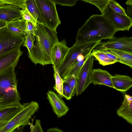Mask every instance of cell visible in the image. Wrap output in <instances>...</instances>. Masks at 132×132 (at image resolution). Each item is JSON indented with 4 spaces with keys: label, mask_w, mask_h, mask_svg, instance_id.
<instances>
[{
    "label": "cell",
    "mask_w": 132,
    "mask_h": 132,
    "mask_svg": "<svg viewBox=\"0 0 132 132\" xmlns=\"http://www.w3.org/2000/svg\"><path fill=\"white\" fill-rule=\"evenodd\" d=\"M94 61V57L91 53L82 67L77 78V96L81 94L90 84Z\"/></svg>",
    "instance_id": "obj_9"
},
{
    "label": "cell",
    "mask_w": 132,
    "mask_h": 132,
    "mask_svg": "<svg viewBox=\"0 0 132 132\" xmlns=\"http://www.w3.org/2000/svg\"><path fill=\"white\" fill-rule=\"evenodd\" d=\"M44 23L51 29L56 31L61 23L53 0H35Z\"/></svg>",
    "instance_id": "obj_6"
},
{
    "label": "cell",
    "mask_w": 132,
    "mask_h": 132,
    "mask_svg": "<svg viewBox=\"0 0 132 132\" xmlns=\"http://www.w3.org/2000/svg\"><path fill=\"white\" fill-rule=\"evenodd\" d=\"M101 41H90L82 43L76 42L70 48L62 61L56 68L63 79L66 73L77 60L78 56L91 48H94Z\"/></svg>",
    "instance_id": "obj_5"
},
{
    "label": "cell",
    "mask_w": 132,
    "mask_h": 132,
    "mask_svg": "<svg viewBox=\"0 0 132 132\" xmlns=\"http://www.w3.org/2000/svg\"><path fill=\"white\" fill-rule=\"evenodd\" d=\"M123 94L124 99L121 105L117 110L118 116L125 120L131 125L132 124V97L126 93Z\"/></svg>",
    "instance_id": "obj_16"
},
{
    "label": "cell",
    "mask_w": 132,
    "mask_h": 132,
    "mask_svg": "<svg viewBox=\"0 0 132 132\" xmlns=\"http://www.w3.org/2000/svg\"><path fill=\"white\" fill-rule=\"evenodd\" d=\"M116 29L128 31L132 25V19L128 16L117 14L108 6L103 14Z\"/></svg>",
    "instance_id": "obj_10"
},
{
    "label": "cell",
    "mask_w": 132,
    "mask_h": 132,
    "mask_svg": "<svg viewBox=\"0 0 132 132\" xmlns=\"http://www.w3.org/2000/svg\"><path fill=\"white\" fill-rule=\"evenodd\" d=\"M25 37V40L23 45L27 48L28 53H29L31 51L34 45V42L35 40V35L29 31H26Z\"/></svg>",
    "instance_id": "obj_27"
},
{
    "label": "cell",
    "mask_w": 132,
    "mask_h": 132,
    "mask_svg": "<svg viewBox=\"0 0 132 132\" xmlns=\"http://www.w3.org/2000/svg\"><path fill=\"white\" fill-rule=\"evenodd\" d=\"M64 83L67 84L70 87L72 93V96L76 94L77 85V79L75 77H72L63 80Z\"/></svg>",
    "instance_id": "obj_29"
},
{
    "label": "cell",
    "mask_w": 132,
    "mask_h": 132,
    "mask_svg": "<svg viewBox=\"0 0 132 132\" xmlns=\"http://www.w3.org/2000/svg\"><path fill=\"white\" fill-rule=\"evenodd\" d=\"M112 75L107 71L101 69H93L90 83L94 85H103L114 88L112 81Z\"/></svg>",
    "instance_id": "obj_13"
},
{
    "label": "cell",
    "mask_w": 132,
    "mask_h": 132,
    "mask_svg": "<svg viewBox=\"0 0 132 132\" xmlns=\"http://www.w3.org/2000/svg\"><path fill=\"white\" fill-rule=\"evenodd\" d=\"M92 54L98 61L100 64L103 66L114 63L116 62L109 58L102 50H97L93 49Z\"/></svg>",
    "instance_id": "obj_23"
},
{
    "label": "cell",
    "mask_w": 132,
    "mask_h": 132,
    "mask_svg": "<svg viewBox=\"0 0 132 132\" xmlns=\"http://www.w3.org/2000/svg\"><path fill=\"white\" fill-rule=\"evenodd\" d=\"M117 31L103 14L91 15L78 30L76 43L109 39L114 37Z\"/></svg>",
    "instance_id": "obj_2"
},
{
    "label": "cell",
    "mask_w": 132,
    "mask_h": 132,
    "mask_svg": "<svg viewBox=\"0 0 132 132\" xmlns=\"http://www.w3.org/2000/svg\"><path fill=\"white\" fill-rule=\"evenodd\" d=\"M69 48L65 39L54 45L52 51L51 58L53 65L56 68L63 61Z\"/></svg>",
    "instance_id": "obj_15"
},
{
    "label": "cell",
    "mask_w": 132,
    "mask_h": 132,
    "mask_svg": "<svg viewBox=\"0 0 132 132\" xmlns=\"http://www.w3.org/2000/svg\"><path fill=\"white\" fill-rule=\"evenodd\" d=\"M72 92L70 87L67 84L64 83L63 97H64L67 100H70L72 98Z\"/></svg>",
    "instance_id": "obj_31"
},
{
    "label": "cell",
    "mask_w": 132,
    "mask_h": 132,
    "mask_svg": "<svg viewBox=\"0 0 132 132\" xmlns=\"http://www.w3.org/2000/svg\"><path fill=\"white\" fill-rule=\"evenodd\" d=\"M47 94V98L57 118H60L65 116L69 108L62 98L52 90H49Z\"/></svg>",
    "instance_id": "obj_12"
},
{
    "label": "cell",
    "mask_w": 132,
    "mask_h": 132,
    "mask_svg": "<svg viewBox=\"0 0 132 132\" xmlns=\"http://www.w3.org/2000/svg\"><path fill=\"white\" fill-rule=\"evenodd\" d=\"M56 5L72 6L76 5L77 0H53Z\"/></svg>",
    "instance_id": "obj_32"
},
{
    "label": "cell",
    "mask_w": 132,
    "mask_h": 132,
    "mask_svg": "<svg viewBox=\"0 0 132 132\" xmlns=\"http://www.w3.org/2000/svg\"><path fill=\"white\" fill-rule=\"evenodd\" d=\"M118 59L119 62L132 68V53L115 50H109Z\"/></svg>",
    "instance_id": "obj_21"
},
{
    "label": "cell",
    "mask_w": 132,
    "mask_h": 132,
    "mask_svg": "<svg viewBox=\"0 0 132 132\" xmlns=\"http://www.w3.org/2000/svg\"><path fill=\"white\" fill-rule=\"evenodd\" d=\"M89 55L82 60L79 61L77 60L66 73L63 79V80L72 77H75L77 79L82 67Z\"/></svg>",
    "instance_id": "obj_20"
},
{
    "label": "cell",
    "mask_w": 132,
    "mask_h": 132,
    "mask_svg": "<svg viewBox=\"0 0 132 132\" xmlns=\"http://www.w3.org/2000/svg\"><path fill=\"white\" fill-rule=\"evenodd\" d=\"M15 67H10L0 73V108L20 103Z\"/></svg>",
    "instance_id": "obj_3"
},
{
    "label": "cell",
    "mask_w": 132,
    "mask_h": 132,
    "mask_svg": "<svg viewBox=\"0 0 132 132\" xmlns=\"http://www.w3.org/2000/svg\"><path fill=\"white\" fill-rule=\"evenodd\" d=\"M25 37L10 32L6 27L0 30V56L14 48L20 47Z\"/></svg>",
    "instance_id": "obj_7"
},
{
    "label": "cell",
    "mask_w": 132,
    "mask_h": 132,
    "mask_svg": "<svg viewBox=\"0 0 132 132\" xmlns=\"http://www.w3.org/2000/svg\"><path fill=\"white\" fill-rule=\"evenodd\" d=\"M22 18L26 22H30L32 23L36 26L37 23V21L34 18L26 7L21 10Z\"/></svg>",
    "instance_id": "obj_30"
},
{
    "label": "cell",
    "mask_w": 132,
    "mask_h": 132,
    "mask_svg": "<svg viewBox=\"0 0 132 132\" xmlns=\"http://www.w3.org/2000/svg\"></svg>",
    "instance_id": "obj_41"
},
{
    "label": "cell",
    "mask_w": 132,
    "mask_h": 132,
    "mask_svg": "<svg viewBox=\"0 0 132 132\" xmlns=\"http://www.w3.org/2000/svg\"><path fill=\"white\" fill-rule=\"evenodd\" d=\"M94 49L118 50L132 53V37H113L106 41L101 42Z\"/></svg>",
    "instance_id": "obj_8"
},
{
    "label": "cell",
    "mask_w": 132,
    "mask_h": 132,
    "mask_svg": "<svg viewBox=\"0 0 132 132\" xmlns=\"http://www.w3.org/2000/svg\"><path fill=\"white\" fill-rule=\"evenodd\" d=\"M126 4L127 5H132V0H128L126 2Z\"/></svg>",
    "instance_id": "obj_39"
},
{
    "label": "cell",
    "mask_w": 132,
    "mask_h": 132,
    "mask_svg": "<svg viewBox=\"0 0 132 132\" xmlns=\"http://www.w3.org/2000/svg\"><path fill=\"white\" fill-rule=\"evenodd\" d=\"M20 103L0 108V121H8L16 115L24 108Z\"/></svg>",
    "instance_id": "obj_18"
},
{
    "label": "cell",
    "mask_w": 132,
    "mask_h": 132,
    "mask_svg": "<svg viewBox=\"0 0 132 132\" xmlns=\"http://www.w3.org/2000/svg\"><path fill=\"white\" fill-rule=\"evenodd\" d=\"M127 5V13L126 14L128 16L132 19V5Z\"/></svg>",
    "instance_id": "obj_35"
},
{
    "label": "cell",
    "mask_w": 132,
    "mask_h": 132,
    "mask_svg": "<svg viewBox=\"0 0 132 132\" xmlns=\"http://www.w3.org/2000/svg\"><path fill=\"white\" fill-rule=\"evenodd\" d=\"M46 132H64L61 129L57 127L51 128L48 129Z\"/></svg>",
    "instance_id": "obj_36"
},
{
    "label": "cell",
    "mask_w": 132,
    "mask_h": 132,
    "mask_svg": "<svg viewBox=\"0 0 132 132\" xmlns=\"http://www.w3.org/2000/svg\"><path fill=\"white\" fill-rule=\"evenodd\" d=\"M26 31H29L31 33L35 34V32L36 30V26L32 23L30 22H26Z\"/></svg>",
    "instance_id": "obj_34"
},
{
    "label": "cell",
    "mask_w": 132,
    "mask_h": 132,
    "mask_svg": "<svg viewBox=\"0 0 132 132\" xmlns=\"http://www.w3.org/2000/svg\"><path fill=\"white\" fill-rule=\"evenodd\" d=\"M81 1L95 5L99 9L101 13V14H102L108 7L109 3L111 0H81Z\"/></svg>",
    "instance_id": "obj_25"
},
{
    "label": "cell",
    "mask_w": 132,
    "mask_h": 132,
    "mask_svg": "<svg viewBox=\"0 0 132 132\" xmlns=\"http://www.w3.org/2000/svg\"><path fill=\"white\" fill-rule=\"evenodd\" d=\"M30 130L31 132H44L42 129L40 120L37 119L36 120L34 125L30 123Z\"/></svg>",
    "instance_id": "obj_33"
},
{
    "label": "cell",
    "mask_w": 132,
    "mask_h": 132,
    "mask_svg": "<svg viewBox=\"0 0 132 132\" xmlns=\"http://www.w3.org/2000/svg\"><path fill=\"white\" fill-rule=\"evenodd\" d=\"M36 27L34 35L36 43L31 51L28 53V57L35 65H53L52 50L54 45L59 42L57 32L43 23L37 22Z\"/></svg>",
    "instance_id": "obj_1"
},
{
    "label": "cell",
    "mask_w": 132,
    "mask_h": 132,
    "mask_svg": "<svg viewBox=\"0 0 132 132\" xmlns=\"http://www.w3.org/2000/svg\"><path fill=\"white\" fill-rule=\"evenodd\" d=\"M54 71V77L55 81V85L53 87L55 90L59 94L60 96L63 98L62 94L64 81L61 77L57 70L55 67L53 65Z\"/></svg>",
    "instance_id": "obj_24"
},
{
    "label": "cell",
    "mask_w": 132,
    "mask_h": 132,
    "mask_svg": "<svg viewBox=\"0 0 132 132\" xmlns=\"http://www.w3.org/2000/svg\"><path fill=\"white\" fill-rule=\"evenodd\" d=\"M108 7L117 14L125 16H128L125 9L115 0H111L109 3Z\"/></svg>",
    "instance_id": "obj_28"
},
{
    "label": "cell",
    "mask_w": 132,
    "mask_h": 132,
    "mask_svg": "<svg viewBox=\"0 0 132 132\" xmlns=\"http://www.w3.org/2000/svg\"><path fill=\"white\" fill-rule=\"evenodd\" d=\"M23 109L11 120L0 128V132H11L23 126L29 125L30 120L39 108L38 103L31 101L23 104Z\"/></svg>",
    "instance_id": "obj_4"
},
{
    "label": "cell",
    "mask_w": 132,
    "mask_h": 132,
    "mask_svg": "<svg viewBox=\"0 0 132 132\" xmlns=\"http://www.w3.org/2000/svg\"><path fill=\"white\" fill-rule=\"evenodd\" d=\"M11 132H16V131L15 130Z\"/></svg>",
    "instance_id": "obj_40"
},
{
    "label": "cell",
    "mask_w": 132,
    "mask_h": 132,
    "mask_svg": "<svg viewBox=\"0 0 132 132\" xmlns=\"http://www.w3.org/2000/svg\"><path fill=\"white\" fill-rule=\"evenodd\" d=\"M26 7L37 22L44 23L35 0H26Z\"/></svg>",
    "instance_id": "obj_22"
},
{
    "label": "cell",
    "mask_w": 132,
    "mask_h": 132,
    "mask_svg": "<svg viewBox=\"0 0 132 132\" xmlns=\"http://www.w3.org/2000/svg\"><path fill=\"white\" fill-rule=\"evenodd\" d=\"M112 81L114 88L121 92H125L132 86V78L126 75L112 76Z\"/></svg>",
    "instance_id": "obj_17"
},
{
    "label": "cell",
    "mask_w": 132,
    "mask_h": 132,
    "mask_svg": "<svg viewBox=\"0 0 132 132\" xmlns=\"http://www.w3.org/2000/svg\"><path fill=\"white\" fill-rule=\"evenodd\" d=\"M6 23L5 22L0 20V29L5 28L6 27Z\"/></svg>",
    "instance_id": "obj_37"
},
{
    "label": "cell",
    "mask_w": 132,
    "mask_h": 132,
    "mask_svg": "<svg viewBox=\"0 0 132 132\" xmlns=\"http://www.w3.org/2000/svg\"><path fill=\"white\" fill-rule=\"evenodd\" d=\"M23 53L20 47H18L0 56V73L10 67H15Z\"/></svg>",
    "instance_id": "obj_11"
},
{
    "label": "cell",
    "mask_w": 132,
    "mask_h": 132,
    "mask_svg": "<svg viewBox=\"0 0 132 132\" xmlns=\"http://www.w3.org/2000/svg\"><path fill=\"white\" fill-rule=\"evenodd\" d=\"M26 0H0V6L10 5L17 7L22 9L26 7Z\"/></svg>",
    "instance_id": "obj_26"
},
{
    "label": "cell",
    "mask_w": 132,
    "mask_h": 132,
    "mask_svg": "<svg viewBox=\"0 0 132 132\" xmlns=\"http://www.w3.org/2000/svg\"><path fill=\"white\" fill-rule=\"evenodd\" d=\"M7 122L6 121H0V128Z\"/></svg>",
    "instance_id": "obj_38"
},
{
    "label": "cell",
    "mask_w": 132,
    "mask_h": 132,
    "mask_svg": "<svg viewBox=\"0 0 132 132\" xmlns=\"http://www.w3.org/2000/svg\"><path fill=\"white\" fill-rule=\"evenodd\" d=\"M26 21L22 19L6 23V27L10 32L16 35L25 37L26 34Z\"/></svg>",
    "instance_id": "obj_19"
},
{
    "label": "cell",
    "mask_w": 132,
    "mask_h": 132,
    "mask_svg": "<svg viewBox=\"0 0 132 132\" xmlns=\"http://www.w3.org/2000/svg\"><path fill=\"white\" fill-rule=\"evenodd\" d=\"M21 10L10 5L0 6V20L6 23L22 18Z\"/></svg>",
    "instance_id": "obj_14"
}]
</instances>
